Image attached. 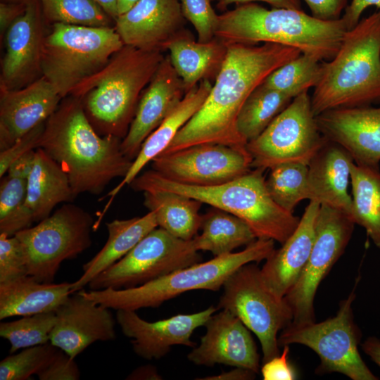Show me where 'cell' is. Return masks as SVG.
Returning <instances> with one entry per match:
<instances>
[{
  "label": "cell",
  "instance_id": "cell-1",
  "mask_svg": "<svg viewBox=\"0 0 380 380\" xmlns=\"http://www.w3.org/2000/svg\"><path fill=\"white\" fill-rule=\"evenodd\" d=\"M226 46L224 61L205 102L161 153L205 143L246 147L237 129L244 102L271 72L301 53L274 43Z\"/></svg>",
  "mask_w": 380,
  "mask_h": 380
},
{
  "label": "cell",
  "instance_id": "cell-2",
  "mask_svg": "<svg viewBox=\"0 0 380 380\" xmlns=\"http://www.w3.org/2000/svg\"><path fill=\"white\" fill-rule=\"evenodd\" d=\"M122 139L100 135L81 101L68 96L45 122L39 146L62 168L75 197L101 194L111 181L122 179L132 161L121 150Z\"/></svg>",
  "mask_w": 380,
  "mask_h": 380
},
{
  "label": "cell",
  "instance_id": "cell-3",
  "mask_svg": "<svg viewBox=\"0 0 380 380\" xmlns=\"http://www.w3.org/2000/svg\"><path fill=\"white\" fill-rule=\"evenodd\" d=\"M347 30L342 18L322 20L300 9H267L251 2L219 15L215 38L224 44H281L322 61L335 56Z\"/></svg>",
  "mask_w": 380,
  "mask_h": 380
},
{
  "label": "cell",
  "instance_id": "cell-4",
  "mask_svg": "<svg viewBox=\"0 0 380 380\" xmlns=\"http://www.w3.org/2000/svg\"><path fill=\"white\" fill-rule=\"evenodd\" d=\"M262 168L220 184L191 185L167 179L153 170L139 174L129 184L137 191L162 190L177 193L232 214L245 222L257 239L282 244L297 228L300 219L270 196Z\"/></svg>",
  "mask_w": 380,
  "mask_h": 380
},
{
  "label": "cell",
  "instance_id": "cell-5",
  "mask_svg": "<svg viewBox=\"0 0 380 380\" xmlns=\"http://www.w3.org/2000/svg\"><path fill=\"white\" fill-rule=\"evenodd\" d=\"M165 56L124 45L100 71L79 84L70 96L79 99L102 136L122 139L133 120L141 93Z\"/></svg>",
  "mask_w": 380,
  "mask_h": 380
},
{
  "label": "cell",
  "instance_id": "cell-6",
  "mask_svg": "<svg viewBox=\"0 0 380 380\" xmlns=\"http://www.w3.org/2000/svg\"><path fill=\"white\" fill-rule=\"evenodd\" d=\"M380 103V9L347 30L335 56L322 63L311 96L315 116Z\"/></svg>",
  "mask_w": 380,
  "mask_h": 380
},
{
  "label": "cell",
  "instance_id": "cell-7",
  "mask_svg": "<svg viewBox=\"0 0 380 380\" xmlns=\"http://www.w3.org/2000/svg\"><path fill=\"white\" fill-rule=\"evenodd\" d=\"M274 241L257 239L236 253L215 256L205 262L177 270L144 284L123 289L80 291L108 308L137 310L157 308L164 302L193 290L216 291L236 270L250 262L265 260L274 251Z\"/></svg>",
  "mask_w": 380,
  "mask_h": 380
},
{
  "label": "cell",
  "instance_id": "cell-8",
  "mask_svg": "<svg viewBox=\"0 0 380 380\" xmlns=\"http://www.w3.org/2000/svg\"><path fill=\"white\" fill-rule=\"evenodd\" d=\"M124 44L114 27L52 24L44 36L41 73L64 99L100 71Z\"/></svg>",
  "mask_w": 380,
  "mask_h": 380
},
{
  "label": "cell",
  "instance_id": "cell-9",
  "mask_svg": "<svg viewBox=\"0 0 380 380\" xmlns=\"http://www.w3.org/2000/svg\"><path fill=\"white\" fill-rule=\"evenodd\" d=\"M355 289L341 300L335 316L320 322L290 323L278 336L279 347L300 344L319 356L316 373L338 372L352 380H377L359 353L361 332L354 321Z\"/></svg>",
  "mask_w": 380,
  "mask_h": 380
},
{
  "label": "cell",
  "instance_id": "cell-10",
  "mask_svg": "<svg viewBox=\"0 0 380 380\" xmlns=\"http://www.w3.org/2000/svg\"><path fill=\"white\" fill-rule=\"evenodd\" d=\"M218 309L236 315L259 339L262 362L280 353L278 334L293 321L284 297L276 293L253 262L236 270L223 285Z\"/></svg>",
  "mask_w": 380,
  "mask_h": 380
},
{
  "label": "cell",
  "instance_id": "cell-11",
  "mask_svg": "<svg viewBox=\"0 0 380 380\" xmlns=\"http://www.w3.org/2000/svg\"><path fill=\"white\" fill-rule=\"evenodd\" d=\"M93 226L89 213L66 203L36 225L18 232L28 275L40 282H53L63 261L76 258L91 246Z\"/></svg>",
  "mask_w": 380,
  "mask_h": 380
},
{
  "label": "cell",
  "instance_id": "cell-12",
  "mask_svg": "<svg viewBox=\"0 0 380 380\" xmlns=\"http://www.w3.org/2000/svg\"><path fill=\"white\" fill-rule=\"evenodd\" d=\"M201 261L193 239L183 240L156 227L88 286L90 290L132 288Z\"/></svg>",
  "mask_w": 380,
  "mask_h": 380
},
{
  "label": "cell",
  "instance_id": "cell-13",
  "mask_svg": "<svg viewBox=\"0 0 380 380\" xmlns=\"http://www.w3.org/2000/svg\"><path fill=\"white\" fill-rule=\"evenodd\" d=\"M326 141L306 91L294 97L257 138L248 141L246 149L251 167L267 170L288 163L308 165Z\"/></svg>",
  "mask_w": 380,
  "mask_h": 380
},
{
  "label": "cell",
  "instance_id": "cell-14",
  "mask_svg": "<svg viewBox=\"0 0 380 380\" xmlns=\"http://www.w3.org/2000/svg\"><path fill=\"white\" fill-rule=\"evenodd\" d=\"M354 222L345 213L320 205L309 258L284 298L294 324L315 321L314 300L319 285L343 253L352 236Z\"/></svg>",
  "mask_w": 380,
  "mask_h": 380
},
{
  "label": "cell",
  "instance_id": "cell-15",
  "mask_svg": "<svg viewBox=\"0 0 380 380\" xmlns=\"http://www.w3.org/2000/svg\"><path fill=\"white\" fill-rule=\"evenodd\" d=\"M152 170L171 180L198 186L220 184L251 170L252 158L246 147L205 143L172 153L152 161Z\"/></svg>",
  "mask_w": 380,
  "mask_h": 380
},
{
  "label": "cell",
  "instance_id": "cell-16",
  "mask_svg": "<svg viewBox=\"0 0 380 380\" xmlns=\"http://www.w3.org/2000/svg\"><path fill=\"white\" fill-rule=\"evenodd\" d=\"M216 310L211 305L196 313L177 314L156 322L143 319L135 310H119L115 317L123 334L131 338L134 352L151 360L162 358L173 346L195 347L192 334L204 326Z\"/></svg>",
  "mask_w": 380,
  "mask_h": 380
},
{
  "label": "cell",
  "instance_id": "cell-17",
  "mask_svg": "<svg viewBox=\"0 0 380 380\" xmlns=\"http://www.w3.org/2000/svg\"><path fill=\"white\" fill-rule=\"evenodd\" d=\"M55 312L50 343L73 359L96 341L116 338V321L110 309L80 291L71 293Z\"/></svg>",
  "mask_w": 380,
  "mask_h": 380
},
{
  "label": "cell",
  "instance_id": "cell-18",
  "mask_svg": "<svg viewBox=\"0 0 380 380\" xmlns=\"http://www.w3.org/2000/svg\"><path fill=\"white\" fill-rule=\"evenodd\" d=\"M205 334L200 344L187 355L196 365L222 364L258 373L260 357L250 329L234 314L222 309L204 325Z\"/></svg>",
  "mask_w": 380,
  "mask_h": 380
},
{
  "label": "cell",
  "instance_id": "cell-19",
  "mask_svg": "<svg viewBox=\"0 0 380 380\" xmlns=\"http://www.w3.org/2000/svg\"><path fill=\"white\" fill-rule=\"evenodd\" d=\"M315 120L324 137L346 150L355 164L379 169L380 107L335 108Z\"/></svg>",
  "mask_w": 380,
  "mask_h": 380
},
{
  "label": "cell",
  "instance_id": "cell-20",
  "mask_svg": "<svg viewBox=\"0 0 380 380\" xmlns=\"http://www.w3.org/2000/svg\"><path fill=\"white\" fill-rule=\"evenodd\" d=\"M42 12L29 0L23 13L5 33L6 51L1 64L0 89H17L33 82L41 72L44 38Z\"/></svg>",
  "mask_w": 380,
  "mask_h": 380
},
{
  "label": "cell",
  "instance_id": "cell-21",
  "mask_svg": "<svg viewBox=\"0 0 380 380\" xmlns=\"http://www.w3.org/2000/svg\"><path fill=\"white\" fill-rule=\"evenodd\" d=\"M186 91L169 56L164 58L141 95L128 132L121 141L124 155L133 160L146 139L182 100Z\"/></svg>",
  "mask_w": 380,
  "mask_h": 380
},
{
  "label": "cell",
  "instance_id": "cell-22",
  "mask_svg": "<svg viewBox=\"0 0 380 380\" xmlns=\"http://www.w3.org/2000/svg\"><path fill=\"white\" fill-rule=\"evenodd\" d=\"M0 92V151L45 122L63 99L43 75L22 88Z\"/></svg>",
  "mask_w": 380,
  "mask_h": 380
},
{
  "label": "cell",
  "instance_id": "cell-23",
  "mask_svg": "<svg viewBox=\"0 0 380 380\" xmlns=\"http://www.w3.org/2000/svg\"><path fill=\"white\" fill-rule=\"evenodd\" d=\"M179 0H139L115 20L124 45L152 51L165 44L182 30Z\"/></svg>",
  "mask_w": 380,
  "mask_h": 380
},
{
  "label": "cell",
  "instance_id": "cell-24",
  "mask_svg": "<svg viewBox=\"0 0 380 380\" xmlns=\"http://www.w3.org/2000/svg\"><path fill=\"white\" fill-rule=\"evenodd\" d=\"M352 162L346 150L327 139L308 164V199L341 210L352 219V196L348 191Z\"/></svg>",
  "mask_w": 380,
  "mask_h": 380
},
{
  "label": "cell",
  "instance_id": "cell-25",
  "mask_svg": "<svg viewBox=\"0 0 380 380\" xmlns=\"http://www.w3.org/2000/svg\"><path fill=\"white\" fill-rule=\"evenodd\" d=\"M319 208V203L310 201L296 230L260 269L266 283L280 296L284 297L294 284L309 258Z\"/></svg>",
  "mask_w": 380,
  "mask_h": 380
},
{
  "label": "cell",
  "instance_id": "cell-26",
  "mask_svg": "<svg viewBox=\"0 0 380 380\" xmlns=\"http://www.w3.org/2000/svg\"><path fill=\"white\" fill-rule=\"evenodd\" d=\"M75 198L67 175L43 149L37 148L25 201L19 212L21 220L31 227L49 216L57 205L71 202Z\"/></svg>",
  "mask_w": 380,
  "mask_h": 380
},
{
  "label": "cell",
  "instance_id": "cell-27",
  "mask_svg": "<svg viewBox=\"0 0 380 380\" xmlns=\"http://www.w3.org/2000/svg\"><path fill=\"white\" fill-rule=\"evenodd\" d=\"M212 87L210 80H204L188 91L177 107L146 139L126 175L107 194L110 199L102 215L122 189L125 185H129L149 162L167 148L181 128L202 106Z\"/></svg>",
  "mask_w": 380,
  "mask_h": 380
},
{
  "label": "cell",
  "instance_id": "cell-28",
  "mask_svg": "<svg viewBox=\"0 0 380 380\" xmlns=\"http://www.w3.org/2000/svg\"><path fill=\"white\" fill-rule=\"evenodd\" d=\"M156 215L114 220L106 223L108 239L103 248L82 265V274L71 283V293L82 289L98 274L126 255L143 238L158 227Z\"/></svg>",
  "mask_w": 380,
  "mask_h": 380
},
{
  "label": "cell",
  "instance_id": "cell-29",
  "mask_svg": "<svg viewBox=\"0 0 380 380\" xmlns=\"http://www.w3.org/2000/svg\"><path fill=\"white\" fill-rule=\"evenodd\" d=\"M71 294V283H43L30 275L0 284V319L55 312Z\"/></svg>",
  "mask_w": 380,
  "mask_h": 380
},
{
  "label": "cell",
  "instance_id": "cell-30",
  "mask_svg": "<svg viewBox=\"0 0 380 380\" xmlns=\"http://www.w3.org/2000/svg\"><path fill=\"white\" fill-rule=\"evenodd\" d=\"M186 93L204 80L216 77L224 61L227 46L217 38L209 42H195L182 30L165 46Z\"/></svg>",
  "mask_w": 380,
  "mask_h": 380
},
{
  "label": "cell",
  "instance_id": "cell-31",
  "mask_svg": "<svg viewBox=\"0 0 380 380\" xmlns=\"http://www.w3.org/2000/svg\"><path fill=\"white\" fill-rule=\"evenodd\" d=\"M144 204L154 213L159 227L179 239H193L201 229L202 203L188 196L167 191L144 192Z\"/></svg>",
  "mask_w": 380,
  "mask_h": 380
},
{
  "label": "cell",
  "instance_id": "cell-32",
  "mask_svg": "<svg viewBox=\"0 0 380 380\" xmlns=\"http://www.w3.org/2000/svg\"><path fill=\"white\" fill-rule=\"evenodd\" d=\"M201 235L194 243L197 251H209L214 256L222 255L242 246H248L257 238L249 226L238 217L213 208L202 215Z\"/></svg>",
  "mask_w": 380,
  "mask_h": 380
},
{
  "label": "cell",
  "instance_id": "cell-33",
  "mask_svg": "<svg viewBox=\"0 0 380 380\" xmlns=\"http://www.w3.org/2000/svg\"><path fill=\"white\" fill-rule=\"evenodd\" d=\"M352 186V220L362 227L380 249V171L358 165L350 166Z\"/></svg>",
  "mask_w": 380,
  "mask_h": 380
},
{
  "label": "cell",
  "instance_id": "cell-34",
  "mask_svg": "<svg viewBox=\"0 0 380 380\" xmlns=\"http://www.w3.org/2000/svg\"><path fill=\"white\" fill-rule=\"evenodd\" d=\"M289 96L259 85L244 102L237 118V129L248 143L257 138L292 101Z\"/></svg>",
  "mask_w": 380,
  "mask_h": 380
},
{
  "label": "cell",
  "instance_id": "cell-35",
  "mask_svg": "<svg viewBox=\"0 0 380 380\" xmlns=\"http://www.w3.org/2000/svg\"><path fill=\"white\" fill-rule=\"evenodd\" d=\"M36 150H32L13 162L1 177L0 234H8L10 227L23 205L27 180Z\"/></svg>",
  "mask_w": 380,
  "mask_h": 380
},
{
  "label": "cell",
  "instance_id": "cell-36",
  "mask_svg": "<svg viewBox=\"0 0 380 380\" xmlns=\"http://www.w3.org/2000/svg\"><path fill=\"white\" fill-rule=\"evenodd\" d=\"M321 75V61L312 55L301 53L274 70L262 84L293 99L315 87Z\"/></svg>",
  "mask_w": 380,
  "mask_h": 380
},
{
  "label": "cell",
  "instance_id": "cell-37",
  "mask_svg": "<svg viewBox=\"0 0 380 380\" xmlns=\"http://www.w3.org/2000/svg\"><path fill=\"white\" fill-rule=\"evenodd\" d=\"M270 170L265 184L270 196L280 207L293 213L298 203L308 199V165L288 163Z\"/></svg>",
  "mask_w": 380,
  "mask_h": 380
},
{
  "label": "cell",
  "instance_id": "cell-38",
  "mask_svg": "<svg viewBox=\"0 0 380 380\" xmlns=\"http://www.w3.org/2000/svg\"><path fill=\"white\" fill-rule=\"evenodd\" d=\"M44 18L52 24L110 27L112 19L94 0H39Z\"/></svg>",
  "mask_w": 380,
  "mask_h": 380
},
{
  "label": "cell",
  "instance_id": "cell-39",
  "mask_svg": "<svg viewBox=\"0 0 380 380\" xmlns=\"http://www.w3.org/2000/svg\"><path fill=\"white\" fill-rule=\"evenodd\" d=\"M56 312H43L0 323V336L11 344L9 354L20 349L50 342L56 323Z\"/></svg>",
  "mask_w": 380,
  "mask_h": 380
},
{
  "label": "cell",
  "instance_id": "cell-40",
  "mask_svg": "<svg viewBox=\"0 0 380 380\" xmlns=\"http://www.w3.org/2000/svg\"><path fill=\"white\" fill-rule=\"evenodd\" d=\"M57 350L49 342L23 348L17 354H9L0 362V379H30L47 365Z\"/></svg>",
  "mask_w": 380,
  "mask_h": 380
},
{
  "label": "cell",
  "instance_id": "cell-41",
  "mask_svg": "<svg viewBox=\"0 0 380 380\" xmlns=\"http://www.w3.org/2000/svg\"><path fill=\"white\" fill-rule=\"evenodd\" d=\"M211 1L179 0L182 15L194 26L199 42H209L215 38L219 15L213 8Z\"/></svg>",
  "mask_w": 380,
  "mask_h": 380
},
{
  "label": "cell",
  "instance_id": "cell-42",
  "mask_svg": "<svg viewBox=\"0 0 380 380\" xmlns=\"http://www.w3.org/2000/svg\"><path fill=\"white\" fill-rule=\"evenodd\" d=\"M28 275L23 246L14 236L0 234V284Z\"/></svg>",
  "mask_w": 380,
  "mask_h": 380
},
{
  "label": "cell",
  "instance_id": "cell-43",
  "mask_svg": "<svg viewBox=\"0 0 380 380\" xmlns=\"http://www.w3.org/2000/svg\"><path fill=\"white\" fill-rule=\"evenodd\" d=\"M45 122L38 125L18 139L8 148L0 151V177L7 172L10 165L27 152L38 148Z\"/></svg>",
  "mask_w": 380,
  "mask_h": 380
},
{
  "label": "cell",
  "instance_id": "cell-44",
  "mask_svg": "<svg viewBox=\"0 0 380 380\" xmlns=\"http://www.w3.org/2000/svg\"><path fill=\"white\" fill-rule=\"evenodd\" d=\"M37 375L40 380H78L80 372L75 359L58 348L50 362Z\"/></svg>",
  "mask_w": 380,
  "mask_h": 380
},
{
  "label": "cell",
  "instance_id": "cell-45",
  "mask_svg": "<svg viewBox=\"0 0 380 380\" xmlns=\"http://www.w3.org/2000/svg\"><path fill=\"white\" fill-rule=\"evenodd\" d=\"M289 346H283L278 355L264 362L261 374L264 380H294L297 379L296 372L289 360Z\"/></svg>",
  "mask_w": 380,
  "mask_h": 380
},
{
  "label": "cell",
  "instance_id": "cell-46",
  "mask_svg": "<svg viewBox=\"0 0 380 380\" xmlns=\"http://www.w3.org/2000/svg\"><path fill=\"white\" fill-rule=\"evenodd\" d=\"M312 15L322 20H336L348 6V0H304Z\"/></svg>",
  "mask_w": 380,
  "mask_h": 380
},
{
  "label": "cell",
  "instance_id": "cell-47",
  "mask_svg": "<svg viewBox=\"0 0 380 380\" xmlns=\"http://www.w3.org/2000/svg\"><path fill=\"white\" fill-rule=\"evenodd\" d=\"M370 6H375L380 9V0H351L341 17L348 30L358 23L362 12Z\"/></svg>",
  "mask_w": 380,
  "mask_h": 380
},
{
  "label": "cell",
  "instance_id": "cell-48",
  "mask_svg": "<svg viewBox=\"0 0 380 380\" xmlns=\"http://www.w3.org/2000/svg\"><path fill=\"white\" fill-rule=\"evenodd\" d=\"M27 2L10 3L3 2L0 4V31L1 37L4 34L14 22L25 11Z\"/></svg>",
  "mask_w": 380,
  "mask_h": 380
},
{
  "label": "cell",
  "instance_id": "cell-49",
  "mask_svg": "<svg viewBox=\"0 0 380 380\" xmlns=\"http://www.w3.org/2000/svg\"><path fill=\"white\" fill-rule=\"evenodd\" d=\"M253 1L266 2L274 8L300 9V0H218L217 6L220 9H224L232 4H246Z\"/></svg>",
  "mask_w": 380,
  "mask_h": 380
},
{
  "label": "cell",
  "instance_id": "cell-50",
  "mask_svg": "<svg viewBox=\"0 0 380 380\" xmlns=\"http://www.w3.org/2000/svg\"><path fill=\"white\" fill-rule=\"evenodd\" d=\"M254 372L241 367H235L229 372H222L218 375L200 378L198 379L207 380H248L255 379Z\"/></svg>",
  "mask_w": 380,
  "mask_h": 380
},
{
  "label": "cell",
  "instance_id": "cell-51",
  "mask_svg": "<svg viewBox=\"0 0 380 380\" xmlns=\"http://www.w3.org/2000/svg\"><path fill=\"white\" fill-rule=\"evenodd\" d=\"M362 351L380 367V339L368 337L361 345Z\"/></svg>",
  "mask_w": 380,
  "mask_h": 380
},
{
  "label": "cell",
  "instance_id": "cell-52",
  "mask_svg": "<svg viewBox=\"0 0 380 380\" xmlns=\"http://www.w3.org/2000/svg\"><path fill=\"white\" fill-rule=\"evenodd\" d=\"M161 376L158 374L156 368L153 365H144L137 367L132 371L126 378L131 380L143 379H161Z\"/></svg>",
  "mask_w": 380,
  "mask_h": 380
},
{
  "label": "cell",
  "instance_id": "cell-53",
  "mask_svg": "<svg viewBox=\"0 0 380 380\" xmlns=\"http://www.w3.org/2000/svg\"><path fill=\"white\" fill-rule=\"evenodd\" d=\"M114 20L118 16V0H94Z\"/></svg>",
  "mask_w": 380,
  "mask_h": 380
},
{
  "label": "cell",
  "instance_id": "cell-54",
  "mask_svg": "<svg viewBox=\"0 0 380 380\" xmlns=\"http://www.w3.org/2000/svg\"><path fill=\"white\" fill-rule=\"evenodd\" d=\"M139 0H118V15L129 9Z\"/></svg>",
  "mask_w": 380,
  "mask_h": 380
},
{
  "label": "cell",
  "instance_id": "cell-55",
  "mask_svg": "<svg viewBox=\"0 0 380 380\" xmlns=\"http://www.w3.org/2000/svg\"><path fill=\"white\" fill-rule=\"evenodd\" d=\"M3 2H10V3H23L27 2L29 0H2Z\"/></svg>",
  "mask_w": 380,
  "mask_h": 380
},
{
  "label": "cell",
  "instance_id": "cell-56",
  "mask_svg": "<svg viewBox=\"0 0 380 380\" xmlns=\"http://www.w3.org/2000/svg\"><path fill=\"white\" fill-rule=\"evenodd\" d=\"M213 1V0H212Z\"/></svg>",
  "mask_w": 380,
  "mask_h": 380
}]
</instances>
